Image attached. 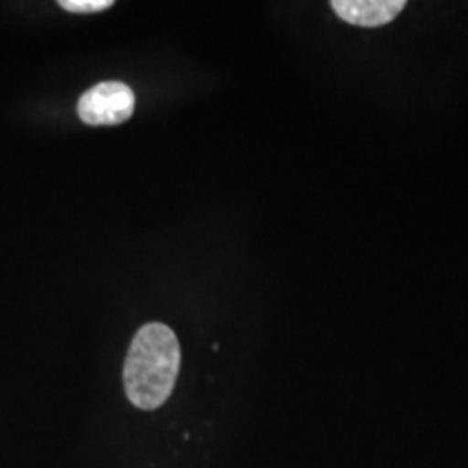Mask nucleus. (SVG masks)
<instances>
[{"label": "nucleus", "instance_id": "nucleus-3", "mask_svg": "<svg viewBox=\"0 0 468 468\" xmlns=\"http://www.w3.org/2000/svg\"><path fill=\"white\" fill-rule=\"evenodd\" d=\"M336 16L363 28H378L399 16L406 7L404 0H334Z\"/></svg>", "mask_w": 468, "mask_h": 468}, {"label": "nucleus", "instance_id": "nucleus-4", "mask_svg": "<svg viewBox=\"0 0 468 468\" xmlns=\"http://www.w3.org/2000/svg\"><path fill=\"white\" fill-rule=\"evenodd\" d=\"M59 5L69 13L89 15V13H100L112 7L113 0H61Z\"/></svg>", "mask_w": 468, "mask_h": 468}, {"label": "nucleus", "instance_id": "nucleus-1", "mask_svg": "<svg viewBox=\"0 0 468 468\" xmlns=\"http://www.w3.org/2000/svg\"><path fill=\"white\" fill-rule=\"evenodd\" d=\"M181 369V346L172 328L148 323L135 334L123 367L127 399L153 411L167 402Z\"/></svg>", "mask_w": 468, "mask_h": 468}, {"label": "nucleus", "instance_id": "nucleus-2", "mask_svg": "<svg viewBox=\"0 0 468 468\" xmlns=\"http://www.w3.org/2000/svg\"><path fill=\"white\" fill-rule=\"evenodd\" d=\"M134 90L123 82L108 80L85 90L77 104L80 120L92 125H118L134 115Z\"/></svg>", "mask_w": 468, "mask_h": 468}]
</instances>
